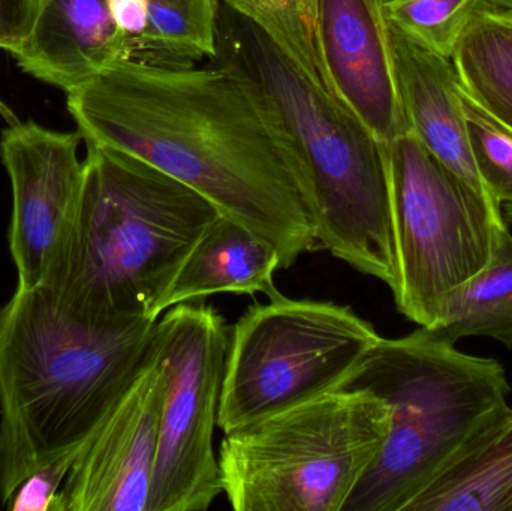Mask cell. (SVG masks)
<instances>
[{
	"label": "cell",
	"instance_id": "1",
	"mask_svg": "<svg viewBox=\"0 0 512 511\" xmlns=\"http://www.w3.org/2000/svg\"><path fill=\"white\" fill-rule=\"evenodd\" d=\"M86 144L164 171L273 246H316L303 161L270 105L231 69L120 60L66 93Z\"/></svg>",
	"mask_w": 512,
	"mask_h": 511
},
{
	"label": "cell",
	"instance_id": "2",
	"mask_svg": "<svg viewBox=\"0 0 512 511\" xmlns=\"http://www.w3.org/2000/svg\"><path fill=\"white\" fill-rule=\"evenodd\" d=\"M219 212L140 158L87 144L77 203L48 255L42 287L102 326L159 320V303Z\"/></svg>",
	"mask_w": 512,
	"mask_h": 511
},
{
	"label": "cell",
	"instance_id": "3",
	"mask_svg": "<svg viewBox=\"0 0 512 511\" xmlns=\"http://www.w3.org/2000/svg\"><path fill=\"white\" fill-rule=\"evenodd\" d=\"M158 321L102 326L42 285L0 311V504L56 462H71L152 351Z\"/></svg>",
	"mask_w": 512,
	"mask_h": 511
},
{
	"label": "cell",
	"instance_id": "4",
	"mask_svg": "<svg viewBox=\"0 0 512 511\" xmlns=\"http://www.w3.org/2000/svg\"><path fill=\"white\" fill-rule=\"evenodd\" d=\"M213 62L245 78L291 137L306 170L318 245L393 290L387 144L221 0Z\"/></svg>",
	"mask_w": 512,
	"mask_h": 511
},
{
	"label": "cell",
	"instance_id": "5",
	"mask_svg": "<svg viewBox=\"0 0 512 511\" xmlns=\"http://www.w3.org/2000/svg\"><path fill=\"white\" fill-rule=\"evenodd\" d=\"M345 389L384 399L391 425L342 511L408 510L512 414L504 366L462 353L426 327L379 339Z\"/></svg>",
	"mask_w": 512,
	"mask_h": 511
},
{
	"label": "cell",
	"instance_id": "6",
	"mask_svg": "<svg viewBox=\"0 0 512 511\" xmlns=\"http://www.w3.org/2000/svg\"><path fill=\"white\" fill-rule=\"evenodd\" d=\"M391 408L342 389L225 434L224 494L237 511H342L390 434Z\"/></svg>",
	"mask_w": 512,
	"mask_h": 511
},
{
	"label": "cell",
	"instance_id": "7",
	"mask_svg": "<svg viewBox=\"0 0 512 511\" xmlns=\"http://www.w3.org/2000/svg\"><path fill=\"white\" fill-rule=\"evenodd\" d=\"M381 338L349 306L277 291L231 329L219 428L228 434L345 389Z\"/></svg>",
	"mask_w": 512,
	"mask_h": 511
},
{
	"label": "cell",
	"instance_id": "8",
	"mask_svg": "<svg viewBox=\"0 0 512 511\" xmlns=\"http://www.w3.org/2000/svg\"><path fill=\"white\" fill-rule=\"evenodd\" d=\"M387 159L396 251L391 291L400 314L438 329L451 294L489 261L504 215L472 194L412 131L387 144Z\"/></svg>",
	"mask_w": 512,
	"mask_h": 511
},
{
	"label": "cell",
	"instance_id": "9",
	"mask_svg": "<svg viewBox=\"0 0 512 511\" xmlns=\"http://www.w3.org/2000/svg\"><path fill=\"white\" fill-rule=\"evenodd\" d=\"M162 315L165 395L149 511H206L224 494L213 440L231 329L203 300Z\"/></svg>",
	"mask_w": 512,
	"mask_h": 511
},
{
	"label": "cell",
	"instance_id": "10",
	"mask_svg": "<svg viewBox=\"0 0 512 511\" xmlns=\"http://www.w3.org/2000/svg\"><path fill=\"white\" fill-rule=\"evenodd\" d=\"M164 395L156 333L143 368L72 459L53 511H149Z\"/></svg>",
	"mask_w": 512,
	"mask_h": 511
},
{
	"label": "cell",
	"instance_id": "11",
	"mask_svg": "<svg viewBox=\"0 0 512 511\" xmlns=\"http://www.w3.org/2000/svg\"><path fill=\"white\" fill-rule=\"evenodd\" d=\"M0 116L5 120L0 161L12 192L8 246L17 272L15 290H30L42 284L54 240L77 203L83 137L20 119L2 101Z\"/></svg>",
	"mask_w": 512,
	"mask_h": 511
},
{
	"label": "cell",
	"instance_id": "12",
	"mask_svg": "<svg viewBox=\"0 0 512 511\" xmlns=\"http://www.w3.org/2000/svg\"><path fill=\"white\" fill-rule=\"evenodd\" d=\"M322 47L340 102L382 143L411 131L381 0H319Z\"/></svg>",
	"mask_w": 512,
	"mask_h": 511
},
{
	"label": "cell",
	"instance_id": "13",
	"mask_svg": "<svg viewBox=\"0 0 512 511\" xmlns=\"http://www.w3.org/2000/svg\"><path fill=\"white\" fill-rule=\"evenodd\" d=\"M387 26L394 74L411 131L472 194L496 215H504L502 204L490 194L475 165L453 62Z\"/></svg>",
	"mask_w": 512,
	"mask_h": 511
},
{
	"label": "cell",
	"instance_id": "14",
	"mask_svg": "<svg viewBox=\"0 0 512 511\" xmlns=\"http://www.w3.org/2000/svg\"><path fill=\"white\" fill-rule=\"evenodd\" d=\"M11 56L21 71L65 93L128 60L107 0H39L32 29Z\"/></svg>",
	"mask_w": 512,
	"mask_h": 511
},
{
	"label": "cell",
	"instance_id": "15",
	"mask_svg": "<svg viewBox=\"0 0 512 511\" xmlns=\"http://www.w3.org/2000/svg\"><path fill=\"white\" fill-rule=\"evenodd\" d=\"M280 257L273 246L239 222L219 213L189 252L159 303V318L182 303L221 293H277L274 272Z\"/></svg>",
	"mask_w": 512,
	"mask_h": 511
},
{
	"label": "cell",
	"instance_id": "16",
	"mask_svg": "<svg viewBox=\"0 0 512 511\" xmlns=\"http://www.w3.org/2000/svg\"><path fill=\"white\" fill-rule=\"evenodd\" d=\"M463 92L512 135V11L486 0L451 56Z\"/></svg>",
	"mask_w": 512,
	"mask_h": 511
},
{
	"label": "cell",
	"instance_id": "17",
	"mask_svg": "<svg viewBox=\"0 0 512 511\" xmlns=\"http://www.w3.org/2000/svg\"><path fill=\"white\" fill-rule=\"evenodd\" d=\"M430 330L451 344L483 336L512 350V234L507 224L495 228L486 266L451 294L442 323Z\"/></svg>",
	"mask_w": 512,
	"mask_h": 511
},
{
	"label": "cell",
	"instance_id": "18",
	"mask_svg": "<svg viewBox=\"0 0 512 511\" xmlns=\"http://www.w3.org/2000/svg\"><path fill=\"white\" fill-rule=\"evenodd\" d=\"M406 511H512V414Z\"/></svg>",
	"mask_w": 512,
	"mask_h": 511
},
{
	"label": "cell",
	"instance_id": "19",
	"mask_svg": "<svg viewBox=\"0 0 512 511\" xmlns=\"http://www.w3.org/2000/svg\"><path fill=\"white\" fill-rule=\"evenodd\" d=\"M219 0H146V32L134 60L191 66L215 59Z\"/></svg>",
	"mask_w": 512,
	"mask_h": 511
},
{
	"label": "cell",
	"instance_id": "20",
	"mask_svg": "<svg viewBox=\"0 0 512 511\" xmlns=\"http://www.w3.org/2000/svg\"><path fill=\"white\" fill-rule=\"evenodd\" d=\"M221 2L255 24L307 80L340 102L325 62L319 0Z\"/></svg>",
	"mask_w": 512,
	"mask_h": 511
},
{
	"label": "cell",
	"instance_id": "21",
	"mask_svg": "<svg viewBox=\"0 0 512 511\" xmlns=\"http://www.w3.org/2000/svg\"><path fill=\"white\" fill-rule=\"evenodd\" d=\"M486 0H382L385 20L415 44L451 59Z\"/></svg>",
	"mask_w": 512,
	"mask_h": 511
},
{
	"label": "cell",
	"instance_id": "22",
	"mask_svg": "<svg viewBox=\"0 0 512 511\" xmlns=\"http://www.w3.org/2000/svg\"><path fill=\"white\" fill-rule=\"evenodd\" d=\"M466 129L481 179L501 204L512 203V135L496 125L462 89Z\"/></svg>",
	"mask_w": 512,
	"mask_h": 511
},
{
	"label": "cell",
	"instance_id": "23",
	"mask_svg": "<svg viewBox=\"0 0 512 511\" xmlns=\"http://www.w3.org/2000/svg\"><path fill=\"white\" fill-rule=\"evenodd\" d=\"M71 462H56L27 477L8 507L12 511H53L57 494L68 476Z\"/></svg>",
	"mask_w": 512,
	"mask_h": 511
},
{
	"label": "cell",
	"instance_id": "24",
	"mask_svg": "<svg viewBox=\"0 0 512 511\" xmlns=\"http://www.w3.org/2000/svg\"><path fill=\"white\" fill-rule=\"evenodd\" d=\"M39 0H0V50H17L29 35Z\"/></svg>",
	"mask_w": 512,
	"mask_h": 511
},
{
	"label": "cell",
	"instance_id": "25",
	"mask_svg": "<svg viewBox=\"0 0 512 511\" xmlns=\"http://www.w3.org/2000/svg\"><path fill=\"white\" fill-rule=\"evenodd\" d=\"M108 11L126 51V59L134 60L146 32V0H107Z\"/></svg>",
	"mask_w": 512,
	"mask_h": 511
},
{
	"label": "cell",
	"instance_id": "26",
	"mask_svg": "<svg viewBox=\"0 0 512 511\" xmlns=\"http://www.w3.org/2000/svg\"><path fill=\"white\" fill-rule=\"evenodd\" d=\"M489 2L502 6V8L511 9L512 11V0H489Z\"/></svg>",
	"mask_w": 512,
	"mask_h": 511
},
{
	"label": "cell",
	"instance_id": "27",
	"mask_svg": "<svg viewBox=\"0 0 512 511\" xmlns=\"http://www.w3.org/2000/svg\"><path fill=\"white\" fill-rule=\"evenodd\" d=\"M381 2H382V0H381Z\"/></svg>",
	"mask_w": 512,
	"mask_h": 511
}]
</instances>
